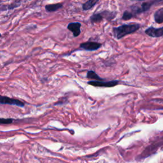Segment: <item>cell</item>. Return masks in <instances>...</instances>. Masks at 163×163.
Listing matches in <instances>:
<instances>
[{"label":"cell","instance_id":"obj_1","mask_svg":"<svg viewBox=\"0 0 163 163\" xmlns=\"http://www.w3.org/2000/svg\"><path fill=\"white\" fill-rule=\"evenodd\" d=\"M140 25L138 24H129V25H122L113 29V34L117 39H120L127 34L133 33L139 29Z\"/></svg>","mask_w":163,"mask_h":163},{"label":"cell","instance_id":"obj_2","mask_svg":"<svg viewBox=\"0 0 163 163\" xmlns=\"http://www.w3.org/2000/svg\"><path fill=\"white\" fill-rule=\"evenodd\" d=\"M0 104H2V105H15L19 107L24 106V103L20 101V100L1 95H0Z\"/></svg>","mask_w":163,"mask_h":163},{"label":"cell","instance_id":"obj_3","mask_svg":"<svg viewBox=\"0 0 163 163\" xmlns=\"http://www.w3.org/2000/svg\"><path fill=\"white\" fill-rule=\"evenodd\" d=\"M119 81L118 80H112L108 82L104 81H89L87 84L90 85L94 87H112L116 86L119 84Z\"/></svg>","mask_w":163,"mask_h":163},{"label":"cell","instance_id":"obj_4","mask_svg":"<svg viewBox=\"0 0 163 163\" xmlns=\"http://www.w3.org/2000/svg\"><path fill=\"white\" fill-rule=\"evenodd\" d=\"M102 46L101 43L95 41H87L80 44V48L87 51H94L98 50Z\"/></svg>","mask_w":163,"mask_h":163},{"label":"cell","instance_id":"obj_5","mask_svg":"<svg viewBox=\"0 0 163 163\" xmlns=\"http://www.w3.org/2000/svg\"><path fill=\"white\" fill-rule=\"evenodd\" d=\"M81 26L80 22H71L68 25L67 29L73 33L74 37H78L81 33Z\"/></svg>","mask_w":163,"mask_h":163},{"label":"cell","instance_id":"obj_6","mask_svg":"<svg viewBox=\"0 0 163 163\" xmlns=\"http://www.w3.org/2000/svg\"><path fill=\"white\" fill-rule=\"evenodd\" d=\"M145 33L149 36L153 38H158L163 36V27L161 28H155V27H150L145 31Z\"/></svg>","mask_w":163,"mask_h":163},{"label":"cell","instance_id":"obj_7","mask_svg":"<svg viewBox=\"0 0 163 163\" xmlns=\"http://www.w3.org/2000/svg\"><path fill=\"white\" fill-rule=\"evenodd\" d=\"M63 6V4L61 3H55V4H50V5H47L45 8V10L47 12H54L57 11L58 10L61 9Z\"/></svg>","mask_w":163,"mask_h":163},{"label":"cell","instance_id":"obj_8","mask_svg":"<svg viewBox=\"0 0 163 163\" xmlns=\"http://www.w3.org/2000/svg\"><path fill=\"white\" fill-rule=\"evenodd\" d=\"M87 78L92 81H104V79L101 78L95 71L90 70L87 73Z\"/></svg>","mask_w":163,"mask_h":163},{"label":"cell","instance_id":"obj_9","mask_svg":"<svg viewBox=\"0 0 163 163\" xmlns=\"http://www.w3.org/2000/svg\"><path fill=\"white\" fill-rule=\"evenodd\" d=\"M98 1L99 0H88V1H87L82 5L83 10L87 11V10L91 9L97 4V3Z\"/></svg>","mask_w":163,"mask_h":163},{"label":"cell","instance_id":"obj_10","mask_svg":"<svg viewBox=\"0 0 163 163\" xmlns=\"http://www.w3.org/2000/svg\"><path fill=\"white\" fill-rule=\"evenodd\" d=\"M155 21L158 24L163 23V8H159L154 13Z\"/></svg>","mask_w":163,"mask_h":163},{"label":"cell","instance_id":"obj_11","mask_svg":"<svg viewBox=\"0 0 163 163\" xmlns=\"http://www.w3.org/2000/svg\"><path fill=\"white\" fill-rule=\"evenodd\" d=\"M103 19V17L102 16L101 13H94V14L92 15L91 17H90V21H91L92 24L101 22Z\"/></svg>","mask_w":163,"mask_h":163},{"label":"cell","instance_id":"obj_12","mask_svg":"<svg viewBox=\"0 0 163 163\" xmlns=\"http://www.w3.org/2000/svg\"><path fill=\"white\" fill-rule=\"evenodd\" d=\"M101 13L103 18H105L108 20L113 19L116 15V13L115 12H111L109 11H103L101 12Z\"/></svg>","mask_w":163,"mask_h":163},{"label":"cell","instance_id":"obj_13","mask_svg":"<svg viewBox=\"0 0 163 163\" xmlns=\"http://www.w3.org/2000/svg\"><path fill=\"white\" fill-rule=\"evenodd\" d=\"M133 17H134V14L132 12L126 11V12H124V13H123L122 19L124 20H127L132 19Z\"/></svg>","mask_w":163,"mask_h":163},{"label":"cell","instance_id":"obj_14","mask_svg":"<svg viewBox=\"0 0 163 163\" xmlns=\"http://www.w3.org/2000/svg\"><path fill=\"white\" fill-rule=\"evenodd\" d=\"M152 5V3H143V4L141 5V8L142 10V12H146L147 10L150 8Z\"/></svg>","mask_w":163,"mask_h":163},{"label":"cell","instance_id":"obj_15","mask_svg":"<svg viewBox=\"0 0 163 163\" xmlns=\"http://www.w3.org/2000/svg\"><path fill=\"white\" fill-rule=\"evenodd\" d=\"M12 122V120L10 119H0V124H8Z\"/></svg>","mask_w":163,"mask_h":163},{"label":"cell","instance_id":"obj_16","mask_svg":"<svg viewBox=\"0 0 163 163\" xmlns=\"http://www.w3.org/2000/svg\"><path fill=\"white\" fill-rule=\"evenodd\" d=\"M131 1H143V0H131Z\"/></svg>","mask_w":163,"mask_h":163},{"label":"cell","instance_id":"obj_17","mask_svg":"<svg viewBox=\"0 0 163 163\" xmlns=\"http://www.w3.org/2000/svg\"><path fill=\"white\" fill-rule=\"evenodd\" d=\"M1 33H0V37H1Z\"/></svg>","mask_w":163,"mask_h":163}]
</instances>
